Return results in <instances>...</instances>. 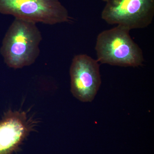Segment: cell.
Instances as JSON below:
<instances>
[{"instance_id":"cell-1","label":"cell","mask_w":154,"mask_h":154,"mask_svg":"<svg viewBox=\"0 0 154 154\" xmlns=\"http://www.w3.org/2000/svg\"><path fill=\"white\" fill-rule=\"evenodd\" d=\"M42 40L36 23L16 19L3 38L0 52L4 62L11 68H22L33 64L39 53Z\"/></svg>"},{"instance_id":"cell-2","label":"cell","mask_w":154,"mask_h":154,"mask_svg":"<svg viewBox=\"0 0 154 154\" xmlns=\"http://www.w3.org/2000/svg\"><path fill=\"white\" fill-rule=\"evenodd\" d=\"M130 30L123 26L101 32L96 39L97 60L102 64L122 67H138L144 58L140 47L130 35Z\"/></svg>"},{"instance_id":"cell-3","label":"cell","mask_w":154,"mask_h":154,"mask_svg":"<svg viewBox=\"0 0 154 154\" xmlns=\"http://www.w3.org/2000/svg\"><path fill=\"white\" fill-rule=\"evenodd\" d=\"M0 13L36 24L54 25L71 21L59 0H0Z\"/></svg>"},{"instance_id":"cell-4","label":"cell","mask_w":154,"mask_h":154,"mask_svg":"<svg viewBox=\"0 0 154 154\" xmlns=\"http://www.w3.org/2000/svg\"><path fill=\"white\" fill-rule=\"evenodd\" d=\"M102 12V19L109 25L130 30L146 28L154 16V0H108Z\"/></svg>"},{"instance_id":"cell-5","label":"cell","mask_w":154,"mask_h":154,"mask_svg":"<svg viewBox=\"0 0 154 154\" xmlns=\"http://www.w3.org/2000/svg\"><path fill=\"white\" fill-rule=\"evenodd\" d=\"M69 73L73 96L82 102H92L102 83L99 62L87 54L75 55Z\"/></svg>"},{"instance_id":"cell-6","label":"cell","mask_w":154,"mask_h":154,"mask_svg":"<svg viewBox=\"0 0 154 154\" xmlns=\"http://www.w3.org/2000/svg\"><path fill=\"white\" fill-rule=\"evenodd\" d=\"M25 122L18 116H11L0 123V154L12 151L27 133Z\"/></svg>"},{"instance_id":"cell-7","label":"cell","mask_w":154,"mask_h":154,"mask_svg":"<svg viewBox=\"0 0 154 154\" xmlns=\"http://www.w3.org/2000/svg\"><path fill=\"white\" fill-rule=\"evenodd\" d=\"M102 1H104V2H107L108 0H102Z\"/></svg>"}]
</instances>
